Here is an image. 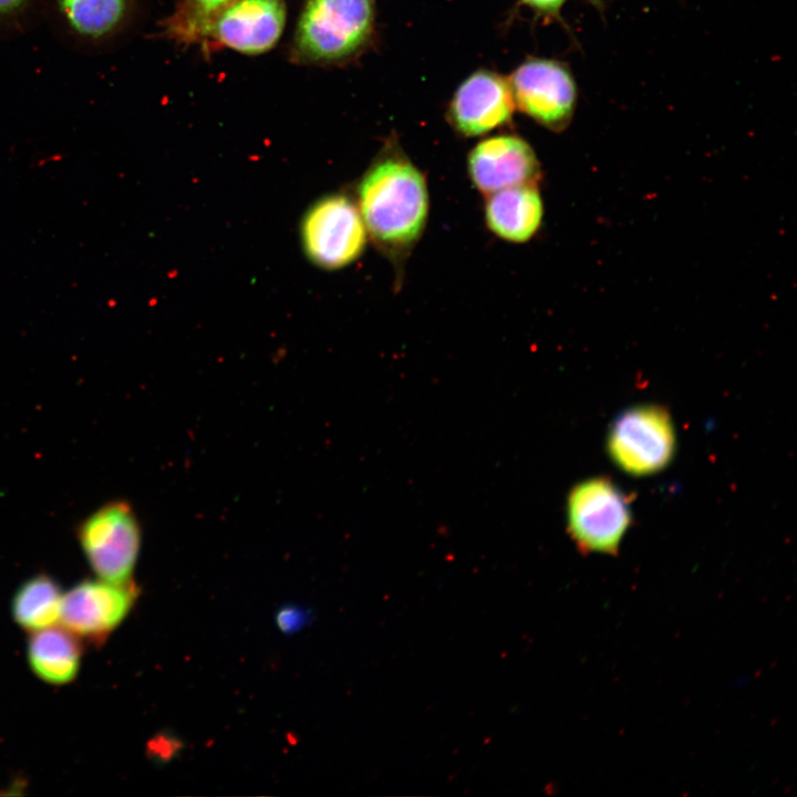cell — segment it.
Listing matches in <instances>:
<instances>
[{"label": "cell", "instance_id": "4", "mask_svg": "<svg viewBox=\"0 0 797 797\" xmlns=\"http://www.w3.org/2000/svg\"><path fill=\"white\" fill-rule=\"evenodd\" d=\"M568 530L584 552L614 553L631 522L628 498L609 478L578 484L567 501Z\"/></svg>", "mask_w": 797, "mask_h": 797}, {"label": "cell", "instance_id": "7", "mask_svg": "<svg viewBox=\"0 0 797 797\" xmlns=\"http://www.w3.org/2000/svg\"><path fill=\"white\" fill-rule=\"evenodd\" d=\"M515 106L537 123L563 130L570 122L577 101V87L570 71L560 62L529 59L508 80Z\"/></svg>", "mask_w": 797, "mask_h": 797}, {"label": "cell", "instance_id": "18", "mask_svg": "<svg viewBox=\"0 0 797 797\" xmlns=\"http://www.w3.org/2000/svg\"><path fill=\"white\" fill-rule=\"evenodd\" d=\"M182 746V742L176 736L162 733L151 739L148 753L155 760L167 763L177 755Z\"/></svg>", "mask_w": 797, "mask_h": 797}, {"label": "cell", "instance_id": "13", "mask_svg": "<svg viewBox=\"0 0 797 797\" xmlns=\"http://www.w3.org/2000/svg\"><path fill=\"white\" fill-rule=\"evenodd\" d=\"M28 660L34 673L45 682L72 681L80 666L81 646L66 628L37 630L28 642Z\"/></svg>", "mask_w": 797, "mask_h": 797}, {"label": "cell", "instance_id": "14", "mask_svg": "<svg viewBox=\"0 0 797 797\" xmlns=\"http://www.w3.org/2000/svg\"><path fill=\"white\" fill-rule=\"evenodd\" d=\"M62 591L59 583L46 575L27 580L12 599V615L17 623L29 630L51 627L60 619Z\"/></svg>", "mask_w": 797, "mask_h": 797}, {"label": "cell", "instance_id": "1", "mask_svg": "<svg viewBox=\"0 0 797 797\" xmlns=\"http://www.w3.org/2000/svg\"><path fill=\"white\" fill-rule=\"evenodd\" d=\"M358 207L374 245L393 265L402 266L427 222L426 178L402 151L389 144L358 186Z\"/></svg>", "mask_w": 797, "mask_h": 797}, {"label": "cell", "instance_id": "11", "mask_svg": "<svg viewBox=\"0 0 797 797\" xmlns=\"http://www.w3.org/2000/svg\"><path fill=\"white\" fill-rule=\"evenodd\" d=\"M283 0H235L213 20L206 37L245 54L270 50L286 22Z\"/></svg>", "mask_w": 797, "mask_h": 797}, {"label": "cell", "instance_id": "17", "mask_svg": "<svg viewBox=\"0 0 797 797\" xmlns=\"http://www.w3.org/2000/svg\"><path fill=\"white\" fill-rule=\"evenodd\" d=\"M310 621V611L297 604H287L280 608L276 614V623L279 630L286 634H292L303 629Z\"/></svg>", "mask_w": 797, "mask_h": 797}, {"label": "cell", "instance_id": "3", "mask_svg": "<svg viewBox=\"0 0 797 797\" xmlns=\"http://www.w3.org/2000/svg\"><path fill=\"white\" fill-rule=\"evenodd\" d=\"M301 240L312 263L335 270L361 257L368 231L358 205L346 195L332 194L317 200L306 213Z\"/></svg>", "mask_w": 797, "mask_h": 797}, {"label": "cell", "instance_id": "6", "mask_svg": "<svg viewBox=\"0 0 797 797\" xmlns=\"http://www.w3.org/2000/svg\"><path fill=\"white\" fill-rule=\"evenodd\" d=\"M607 445L612 460L622 470L634 476L658 473L674 454L672 418L658 405L628 408L613 421Z\"/></svg>", "mask_w": 797, "mask_h": 797}, {"label": "cell", "instance_id": "10", "mask_svg": "<svg viewBox=\"0 0 797 797\" xmlns=\"http://www.w3.org/2000/svg\"><path fill=\"white\" fill-rule=\"evenodd\" d=\"M515 107L508 80L490 70H479L455 91L448 117L458 133L473 137L509 122Z\"/></svg>", "mask_w": 797, "mask_h": 797}, {"label": "cell", "instance_id": "5", "mask_svg": "<svg viewBox=\"0 0 797 797\" xmlns=\"http://www.w3.org/2000/svg\"><path fill=\"white\" fill-rule=\"evenodd\" d=\"M83 552L100 579L127 583L141 549V527L132 507L122 500L101 506L77 528Z\"/></svg>", "mask_w": 797, "mask_h": 797}, {"label": "cell", "instance_id": "16", "mask_svg": "<svg viewBox=\"0 0 797 797\" xmlns=\"http://www.w3.org/2000/svg\"><path fill=\"white\" fill-rule=\"evenodd\" d=\"M232 1L235 0H183L169 19L168 31L185 42L204 38L216 15Z\"/></svg>", "mask_w": 797, "mask_h": 797}, {"label": "cell", "instance_id": "9", "mask_svg": "<svg viewBox=\"0 0 797 797\" xmlns=\"http://www.w3.org/2000/svg\"><path fill=\"white\" fill-rule=\"evenodd\" d=\"M134 597L127 583L86 580L63 594L60 619L76 635L102 638L123 621Z\"/></svg>", "mask_w": 797, "mask_h": 797}, {"label": "cell", "instance_id": "15", "mask_svg": "<svg viewBox=\"0 0 797 797\" xmlns=\"http://www.w3.org/2000/svg\"><path fill=\"white\" fill-rule=\"evenodd\" d=\"M71 25L80 33L100 37L123 18L127 0H59Z\"/></svg>", "mask_w": 797, "mask_h": 797}, {"label": "cell", "instance_id": "2", "mask_svg": "<svg viewBox=\"0 0 797 797\" xmlns=\"http://www.w3.org/2000/svg\"><path fill=\"white\" fill-rule=\"evenodd\" d=\"M374 0H308L300 15L294 52L308 62L342 61L371 38Z\"/></svg>", "mask_w": 797, "mask_h": 797}, {"label": "cell", "instance_id": "19", "mask_svg": "<svg viewBox=\"0 0 797 797\" xmlns=\"http://www.w3.org/2000/svg\"><path fill=\"white\" fill-rule=\"evenodd\" d=\"M522 3L538 13L547 17H556L568 0H521Z\"/></svg>", "mask_w": 797, "mask_h": 797}, {"label": "cell", "instance_id": "12", "mask_svg": "<svg viewBox=\"0 0 797 797\" xmlns=\"http://www.w3.org/2000/svg\"><path fill=\"white\" fill-rule=\"evenodd\" d=\"M544 207L537 185H519L487 195L485 219L497 237L525 242L538 231Z\"/></svg>", "mask_w": 797, "mask_h": 797}, {"label": "cell", "instance_id": "8", "mask_svg": "<svg viewBox=\"0 0 797 797\" xmlns=\"http://www.w3.org/2000/svg\"><path fill=\"white\" fill-rule=\"evenodd\" d=\"M473 185L486 196L508 187L537 185L540 165L532 147L516 135L479 142L467 159Z\"/></svg>", "mask_w": 797, "mask_h": 797}, {"label": "cell", "instance_id": "20", "mask_svg": "<svg viewBox=\"0 0 797 797\" xmlns=\"http://www.w3.org/2000/svg\"><path fill=\"white\" fill-rule=\"evenodd\" d=\"M23 0H0V13H7L18 8Z\"/></svg>", "mask_w": 797, "mask_h": 797}]
</instances>
